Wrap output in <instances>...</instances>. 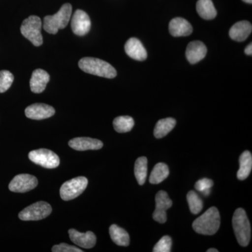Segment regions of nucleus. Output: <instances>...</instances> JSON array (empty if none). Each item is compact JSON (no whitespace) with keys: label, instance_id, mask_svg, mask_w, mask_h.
I'll return each instance as SVG.
<instances>
[{"label":"nucleus","instance_id":"nucleus-29","mask_svg":"<svg viewBox=\"0 0 252 252\" xmlns=\"http://www.w3.org/2000/svg\"><path fill=\"white\" fill-rule=\"evenodd\" d=\"M213 185V181L210 179L203 178L198 180L195 183V188L198 191L203 193L205 196H207L210 195L211 188Z\"/></svg>","mask_w":252,"mask_h":252},{"label":"nucleus","instance_id":"nucleus-31","mask_svg":"<svg viewBox=\"0 0 252 252\" xmlns=\"http://www.w3.org/2000/svg\"><path fill=\"white\" fill-rule=\"evenodd\" d=\"M51 251L53 252H82L83 250L66 243H61L53 247Z\"/></svg>","mask_w":252,"mask_h":252},{"label":"nucleus","instance_id":"nucleus-14","mask_svg":"<svg viewBox=\"0 0 252 252\" xmlns=\"http://www.w3.org/2000/svg\"><path fill=\"white\" fill-rule=\"evenodd\" d=\"M69 146L77 151L98 150L103 147V143L91 137H77L69 141Z\"/></svg>","mask_w":252,"mask_h":252},{"label":"nucleus","instance_id":"nucleus-12","mask_svg":"<svg viewBox=\"0 0 252 252\" xmlns=\"http://www.w3.org/2000/svg\"><path fill=\"white\" fill-rule=\"evenodd\" d=\"M55 109L46 104L35 103L30 105L25 111L26 116L33 120H42L54 115Z\"/></svg>","mask_w":252,"mask_h":252},{"label":"nucleus","instance_id":"nucleus-23","mask_svg":"<svg viewBox=\"0 0 252 252\" xmlns=\"http://www.w3.org/2000/svg\"><path fill=\"white\" fill-rule=\"evenodd\" d=\"M176 121L173 118L160 119L157 122L154 128V135L158 139L166 136L175 127Z\"/></svg>","mask_w":252,"mask_h":252},{"label":"nucleus","instance_id":"nucleus-21","mask_svg":"<svg viewBox=\"0 0 252 252\" xmlns=\"http://www.w3.org/2000/svg\"><path fill=\"white\" fill-rule=\"evenodd\" d=\"M196 9L199 16L203 19L212 20L217 16V10L212 0H198Z\"/></svg>","mask_w":252,"mask_h":252},{"label":"nucleus","instance_id":"nucleus-30","mask_svg":"<svg viewBox=\"0 0 252 252\" xmlns=\"http://www.w3.org/2000/svg\"><path fill=\"white\" fill-rule=\"evenodd\" d=\"M172 248V239L168 235L162 237L154 248V252H170Z\"/></svg>","mask_w":252,"mask_h":252},{"label":"nucleus","instance_id":"nucleus-34","mask_svg":"<svg viewBox=\"0 0 252 252\" xmlns=\"http://www.w3.org/2000/svg\"><path fill=\"white\" fill-rule=\"evenodd\" d=\"M245 2L248 3V4H252V0H243Z\"/></svg>","mask_w":252,"mask_h":252},{"label":"nucleus","instance_id":"nucleus-3","mask_svg":"<svg viewBox=\"0 0 252 252\" xmlns=\"http://www.w3.org/2000/svg\"><path fill=\"white\" fill-rule=\"evenodd\" d=\"M72 12V5L69 3L63 4L56 14L44 17L43 25L44 31L49 34H56L60 29H64L69 23Z\"/></svg>","mask_w":252,"mask_h":252},{"label":"nucleus","instance_id":"nucleus-13","mask_svg":"<svg viewBox=\"0 0 252 252\" xmlns=\"http://www.w3.org/2000/svg\"><path fill=\"white\" fill-rule=\"evenodd\" d=\"M69 238L72 243L82 248L91 249L94 248L96 243V236L93 232L80 233L75 229H69Z\"/></svg>","mask_w":252,"mask_h":252},{"label":"nucleus","instance_id":"nucleus-4","mask_svg":"<svg viewBox=\"0 0 252 252\" xmlns=\"http://www.w3.org/2000/svg\"><path fill=\"white\" fill-rule=\"evenodd\" d=\"M232 223L237 241L242 247L248 246L251 238V227L246 212L243 208L235 210Z\"/></svg>","mask_w":252,"mask_h":252},{"label":"nucleus","instance_id":"nucleus-2","mask_svg":"<svg viewBox=\"0 0 252 252\" xmlns=\"http://www.w3.org/2000/svg\"><path fill=\"white\" fill-rule=\"evenodd\" d=\"M79 67L88 74L107 79H113L117 75L115 68L109 63L95 58H83L79 61Z\"/></svg>","mask_w":252,"mask_h":252},{"label":"nucleus","instance_id":"nucleus-17","mask_svg":"<svg viewBox=\"0 0 252 252\" xmlns=\"http://www.w3.org/2000/svg\"><path fill=\"white\" fill-rule=\"evenodd\" d=\"M50 80L49 73L41 69H35L32 74L30 86L32 92L41 94L45 90L46 85Z\"/></svg>","mask_w":252,"mask_h":252},{"label":"nucleus","instance_id":"nucleus-11","mask_svg":"<svg viewBox=\"0 0 252 252\" xmlns=\"http://www.w3.org/2000/svg\"><path fill=\"white\" fill-rule=\"evenodd\" d=\"M71 27L73 32L78 36H84L91 31V21L85 11L77 9L73 15Z\"/></svg>","mask_w":252,"mask_h":252},{"label":"nucleus","instance_id":"nucleus-16","mask_svg":"<svg viewBox=\"0 0 252 252\" xmlns=\"http://www.w3.org/2000/svg\"><path fill=\"white\" fill-rule=\"evenodd\" d=\"M207 51L206 46L203 42L200 41H192L187 46L186 56L189 63L195 64L205 57Z\"/></svg>","mask_w":252,"mask_h":252},{"label":"nucleus","instance_id":"nucleus-7","mask_svg":"<svg viewBox=\"0 0 252 252\" xmlns=\"http://www.w3.org/2000/svg\"><path fill=\"white\" fill-rule=\"evenodd\" d=\"M51 212L52 207L49 203L39 201L25 208L20 212L18 217L23 220H38L46 218Z\"/></svg>","mask_w":252,"mask_h":252},{"label":"nucleus","instance_id":"nucleus-1","mask_svg":"<svg viewBox=\"0 0 252 252\" xmlns=\"http://www.w3.org/2000/svg\"><path fill=\"white\" fill-rule=\"evenodd\" d=\"M220 223V212L216 207H212L194 220L192 226L199 234L212 235L218 231Z\"/></svg>","mask_w":252,"mask_h":252},{"label":"nucleus","instance_id":"nucleus-6","mask_svg":"<svg viewBox=\"0 0 252 252\" xmlns=\"http://www.w3.org/2000/svg\"><path fill=\"white\" fill-rule=\"evenodd\" d=\"M88 180L84 177H78L64 182L60 190L61 198L63 200H73L77 198L86 190Z\"/></svg>","mask_w":252,"mask_h":252},{"label":"nucleus","instance_id":"nucleus-24","mask_svg":"<svg viewBox=\"0 0 252 252\" xmlns=\"http://www.w3.org/2000/svg\"><path fill=\"white\" fill-rule=\"evenodd\" d=\"M169 173H170V171H169V168L166 164L159 162L154 167L150 177H149V182L152 185L161 183L165 179H167Z\"/></svg>","mask_w":252,"mask_h":252},{"label":"nucleus","instance_id":"nucleus-9","mask_svg":"<svg viewBox=\"0 0 252 252\" xmlns=\"http://www.w3.org/2000/svg\"><path fill=\"white\" fill-rule=\"evenodd\" d=\"M38 180L34 176L28 174L16 175L9 185L11 191L15 193H26L35 188Z\"/></svg>","mask_w":252,"mask_h":252},{"label":"nucleus","instance_id":"nucleus-20","mask_svg":"<svg viewBox=\"0 0 252 252\" xmlns=\"http://www.w3.org/2000/svg\"><path fill=\"white\" fill-rule=\"evenodd\" d=\"M240 168L237 177L239 180H245L249 177L252 168V155L251 152L245 151L240 157Z\"/></svg>","mask_w":252,"mask_h":252},{"label":"nucleus","instance_id":"nucleus-15","mask_svg":"<svg viewBox=\"0 0 252 252\" xmlns=\"http://www.w3.org/2000/svg\"><path fill=\"white\" fill-rule=\"evenodd\" d=\"M126 54L136 61H143L147 59V53L141 41L136 38H130L125 44Z\"/></svg>","mask_w":252,"mask_h":252},{"label":"nucleus","instance_id":"nucleus-10","mask_svg":"<svg viewBox=\"0 0 252 252\" xmlns=\"http://www.w3.org/2000/svg\"><path fill=\"white\" fill-rule=\"evenodd\" d=\"M171 199L164 190H160L156 195V209L153 214V219L157 222L164 223L167 220L166 210L172 207Z\"/></svg>","mask_w":252,"mask_h":252},{"label":"nucleus","instance_id":"nucleus-18","mask_svg":"<svg viewBox=\"0 0 252 252\" xmlns=\"http://www.w3.org/2000/svg\"><path fill=\"white\" fill-rule=\"evenodd\" d=\"M169 31L173 36H186L193 32V28L185 18L178 17L170 21Z\"/></svg>","mask_w":252,"mask_h":252},{"label":"nucleus","instance_id":"nucleus-22","mask_svg":"<svg viewBox=\"0 0 252 252\" xmlns=\"http://www.w3.org/2000/svg\"><path fill=\"white\" fill-rule=\"evenodd\" d=\"M109 234L113 242L119 246L127 247L130 244V236L128 233L117 225H111L109 228Z\"/></svg>","mask_w":252,"mask_h":252},{"label":"nucleus","instance_id":"nucleus-5","mask_svg":"<svg viewBox=\"0 0 252 252\" xmlns=\"http://www.w3.org/2000/svg\"><path fill=\"white\" fill-rule=\"evenodd\" d=\"M41 18L36 16H31L23 21L21 27V32L24 37L31 41L33 45L40 46L43 44L41 35Z\"/></svg>","mask_w":252,"mask_h":252},{"label":"nucleus","instance_id":"nucleus-26","mask_svg":"<svg viewBox=\"0 0 252 252\" xmlns=\"http://www.w3.org/2000/svg\"><path fill=\"white\" fill-rule=\"evenodd\" d=\"M135 125L133 119L128 116H122L116 118L113 122L114 129L119 133H124L132 130Z\"/></svg>","mask_w":252,"mask_h":252},{"label":"nucleus","instance_id":"nucleus-8","mask_svg":"<svg viewBox=\"0 0 252 252\" xmlns=\"http://www.w3.org/2000/svg\"><path fill=\"white\" fill-rule=\"evenodd\" d=\"M28 157L31 161L45 168H56L60 165V158L57 154L49 149H40L32 151Z\"/></svg>","mask_w":252,"mask_h":252},{"label":"nucleus","instance_id":"nucleus-19","mask_svg":"<svg viewBox=\"0 0 252 252\" xmlns=\"http://www.w3.org/2000/svg\"><path fill=\"white\" fill-rule=\"evenodd\" d=\"M252 31L251 23L248 21H240L232 26L229 31V35L233 40L243 41L248 39Z\"/></svg>","mask_w":252,"mask_h":252},{"label":"nucleus","instance_id":"nucleus-25","mask_svg":"<svg viewBox=\"0 0 252 252\" xmlns=\"http://www.w3.org/2000/svg\"><path fill=\"white\" fill-rule=\"evenodd\" d=\"M147 158L140 157L136 160L135 164V175L139 185L142 186L145 183L147 177Z\"/></svg>","mask_w":252,"mask_h":252},{"label":"nucleus","instance_id":"nucleus-32","mask_svg":"<svg viewBox=\"0 0 252 252\" xmlns=\"http://www.w3.org/2000/svg\"><path fill=\"white\" fill-rule=\"evenodd\" d=\"M245 52L246 55L248 56H252V43L250 44H249L248 46H247L246 49L245 50Z\"/></svg>","mask_w":252,"mask_h":252},{"label":"nucleus","instance_id":"nucleus-27","mask_svg":"<svg viewBox=\"0 0 252 252\" xmlns=\"http://www.w3.org/2000/svg\"><path fill=\"white\" fill-rule=\"evenodd\" d=\"M187 198L191 213L193 215L200 213L203 208V202L198 194L193 190H190L187 193Z\"/></svg>","mask_w":252,"mask_h":252},{"label":"nucleus","instance_id":"nucleus-28","mask_svg":"<svg viewBox=\"0 0 252 252\" xmlns=\"http://www.w3.org/2000/svg\"><path fill=\"white\" fill-rule=\"evenodd\" d=\"M14 75L9 71H0V94L6 92L14 82Z\"/></svg>","mask_w":252,"mask_h":252},{"label":"nucleus","instance_id":"nucleus-33","mask_svg":"<svg viewBox=\"0 0 252 252\" xmlns=\"http://www.w3.org/2000/svg\"><path fill=\"white\" fill-rule=\"evenodd\" d=\"M218 250H217V249L215 248H211L209 249L208 250H207V252H218Z\"/></svg>","mask_w":252,"mask_h":252}]
</instances>
